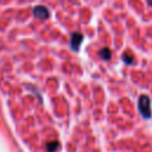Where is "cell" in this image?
Instances as JSON below:
<instances>
[{
  "mask_svg": "<svg viewBox=\"0 0 152 152\" xmlns=\"http://www.w3.org/2000/svg\"><path fill=\"white\" fill-rule=\"evenodd\" d=\"M138 108L142 118L150 119L151 118V104H150V97L147 95H141L138 101Z\"/></svg>",
  "mask_w": 152,
  "mask_h": 152,
  "instance_id": "obj_1",
  "label": "cell"
},
{
  "mask_svg": "<svg viewBox=\"0 0 152 152\" xmlns=\"http://www.w3.org/2000/svg\"><path fill=\"white\" fill-rule=\"evenodd\" d=\"M82 40H83V36L81 33H78V32H74L71 34V39H70V46H71V49L74 51H77L78 48H80V45H81V43H82Z\"/></svg>",
  "mask_w": 152,
  "mask_h": 152,
  "instance_id": "obj_2",
  "label": "cell"
},
{
  "mask_svg": "<svg viewBox=\"0 0 152 152\" xmlns=\"http://www.w3.org/2000/svg\"><path fill=\"white\" fill-rule=\"evenodd\" d=\"M33 14H34V17H37L39 19H48L49 18V11L44 6H37V7H34L33 8Z\"/></svg>",
  "mask_w": 152,
  "mask_h": 152,
  "instance_id": "obj_3",
  "label": "cell"
},
{
  "mask_svg": "<svg viewBox=\"0 0 152 152\" xmlns=\"http://www.w3.org/2000/svg\"><path fill=\"white\" fill-rule=\"evenodd\" d=\"M99 56H100L102 59H104V61H108V59H110L112 52H110V50H109L108 48H102V49L99 51Z\"/></svg>",
  "mask_w": 152,
  "mask_h": 152,
  "instance_id": "obj_4",
  "label": "cell"
},
{
  "mask_svg": "<svg viewBox=\"0 0 152 152\" xmlns=\"http://www.w3.org/2000/svg\"><path fill=\"white\" fill-rule=\"evenodd\" d=\"M58 147H59V142L56 141V140L49 141V142L46 144V150H48V152H56V151L58 150Z\"/></svg>",
  "mask_w": 152,
  "mask_h": 152,
  "instance_id": "obj_5",
  "label": "cell"
},
{
  "mask_svg": "<svg viewBox=\"0 0 152 152\" xmlns=\"http://www.w3.org/2000/svg\"><path fill=\"white\" fill-rule=\"evenodd\" d=\"M133 59H134V57H133L131 53H125V55H122V61H124L126 64H132V63H133Z\"/></svg>",
  "mask_w": 152,
  "mask_h": 152,
  "instance_id": "obj_6",
  "label": "cell"
}]
</instances>
